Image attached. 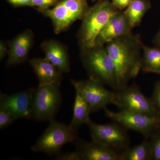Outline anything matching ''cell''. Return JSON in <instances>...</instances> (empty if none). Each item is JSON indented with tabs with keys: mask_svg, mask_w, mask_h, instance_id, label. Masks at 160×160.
Instances as JSON below:
<instances>
[{
	"mask_svg": "<svg viewBox=\"0 0 160 160\" xmlns=\"http://www.w3.org/2000/svg\"><path fill=\"white\" fill-rule=\"evenodd\" d=\"M79 138L78 129L53 119L50 121L49 126L31 147V150L56 156L65 145L75 144Z\"/></svg>",
	"mask_w": 160,
	"mask_h": 160,
	"instance_id": "obj_4",
	"label": "cell"
},
{
	"mask_svg": "<svg viewBox=\"0 0 160 160\" xmlns=\"http://www.w3.org/2000/svg\"><path fill=\"white\" fill-rule=\"evenodd\" d=\"M151 98L155 108L160 113V81L155 83Z\"/></svg>",
	"mask_w": 160,
	"mask_h": 160,
	"instance_id": "obj_24",
	"label": "cell"
},
{
	"mask_svg": "<svg viewBox=\"0 0 160 160\" xmlns=\"http://www.w3.org/2000/svg\"><path fill=\"white\" fill-rule=\"evenodd\" d=\"M32 41V33L27 30L17 36L10 45L7 65L13 66L26 59Z\"/></svg>",
	"mask_w": 160,
	"mask_h": 160,
	"instance_id": "obj_15",
	"label": "cell"
},
{
	"mask_svg": "<svg viewBox=\"0 0 160 160\" xmlns=\"http://www.w3.org/2000/svg\"><path fill=\"white\" fill-rule=\"evenodd\" d=\"M153 42L157 47L160 48V29L153 39Z\"/></svg>",
	"mask_w": 160,
	"mask_h": 160,
	"instance_id": "obj_29",
	"label": "cell"
},
{
	"mask_svg": "<svg viewBox=\"0 0 160 160\" xmlns=\"http://www.w3.org/2000/svg\"><path fill=\"white\" fill-rule=\"evenodd\" d=\"M132 29L123 12L113 15L100 32L95 45L105 46L120 37L131 33Z\"/></svg>",
	"mask_w": 160,
	"mask_h": 160,
	"instance_id": "obj_13",
	"label": "cell"
},
{
	"mask_svg": "<svg viewBox=\"0 0 160 160\" xmlns=\"http://www.w3.org/2000/svg\"><path fill=\"white\" fill-rule=\"evenodd\" d=\"M142 69L146 72L160 74V48L143 45Z\"/></svg>",
	"mask_w": 160,
	"mask_h": 160,
	"instance_id": "obj_20",
	"label": "cell"
},
{
	"mask_svg": "<svg viewBox=\"0 0 160 160\" xmlns=\"http://www.w3.org/2000/svg\"><path fill=\"white\" fill-rule=\"evenodd\" d=\"M75 97L73 107V114L69 126L76 129L81 126L86 125L91 121L90 112L86 101L79 92L75 90Z\"/></svg>",
	"mask_w": 160,
	"mask_h": 160,
	"instance_id": "obj_17",
	"label": "cell"
},
{
	"mask_svg": "<svg viewBox=\"0 0 160 160\" xmlns=\"http://www.w3.org/2000/svg\"><path fill=\"white\" fill-rule=\"evenodd\" d=\"M42 48L45 53V58L62 72H69L70 66L68 55L61 44L51 40L43 43Z\"/></svg>",
	"mask_w": 160,
	"mask_h": 160,
	"instance_id": "obj_16",
	"label": "cell"
},
{
	"mask_svg": "<svg viewBox=\"0 0 160 160\" xmlns=\"http://www.w3.org/2000/svg\"><path fill=\"white\" fill-rule=\"evenodd\" d=\"M75 144L80 160H120V152L95 141L79 138Z\"/></svg>",
	"mask_w": 160,
	"mask_h": 160,
	"instance_id": "obj_12",
	"label": "cell"
},
{
	"mask_svg": "<svg viewBox=\"0 0 160 160\" xmlns=\"http://www.w3.org/2000/svg\"><path fill=\"white\" fill-rule=\"evenodd\" d=\"M149 138L152 160H160V131L155 132Z\"/></svg>",
	"mask_w": 160,
	"mask_h": 160,
	"instance_id": "obj_21",
	"label": "cell"
},
{
	"mask_svg": "<svg viewBox=\"0 0 160 160\" xmlns=\"http://www.w3.org/2000/svg\"><path fill=\"white\" fill-rule=\"evenodd\" d=\"M61 0H32V6L37 7L42 12L56 5Z\"/></svg>",
	"mask_w": 160,
	"mask_h": 160,
	"instance_id": "obj_23",
	"label": "cell"
},
{
	"mask_svg": "<svg viewBox=\"0 0 160 160\" xmlns=\"http://www.w3.org/2000/svg\"><path fill=\"white\" fill-rule=\"evenodd\" d=\"M11 5L15 6H32V0H7Z\"/></svg>",
	"mask_w": 160,
	"mask_h": 160,
	"instance_id": "obj_27",
	"label": "cell"
},
{
	"mask_svg": "<svg viewBox=\"0 0 160 160\" xmlns=\"http://www.w3.org/2000/svg\"><path fill=\"white\" fill-rule=\"evenodd\" d=\"M104 110L106 116L115 122L118 123L126 129L139 132L146 138H149L155 132L160 131V116L120 110L114 112L107 108Z\"/></svg>",
	"mask_w": 160,
	"mask_h": 160,
	"instance_id": "obj_7",
	"label": "cell"
},
{
	"mask_svg": "<svg viewBox=\"0 0 160 160\" xmlns=\"http://www.w3.org/2000/svg\"><path fill=\"white\" fill-rule=\"evenodd\" d=\"M119 11L108 0L98 2L88 8L82 18L79 33L80 45L83 50L95 46L97 39L106 23Z\"/></svg>",
	"mask_w": 160,
	"mask_h": 160,
	"instance_id": "obj_3",
	"label": "cell"
},
{
	"mask_svg": "<svg viewBox=\"0 0 160 160\" xmlns=\"http://www.w3.org/2000/svg\"><path fill=\"white\" fill-rule=\"evenodd\" d=\"M16 119L11 113L7 110L0 109V129H5L10 126Z\"/></svg>",
	"mask_w": 160,
	"mask_h": 160,
	"instance_id": "obj_22",
	"label": "cell"
},
{
	"mask_svg": "<svg viewBox=\"0 0 160 160\" xmlns=\"http://www.w3.org/2000/svg\"><path fill=\"white\" fill-rule=\"evenodd\" d=\"M71 83L76 91L79 92L86 101L91 113L104 109L114 102L116 91L108 90L96 81L89 78L81 81L72 80Z\"/></svg>",
	"mask_w": 160,
	"mask_h": 160,
	"instance_id": "obj_10",
	"label": "cell"
},
{
	"mask_svg": "<svg viewBox=\"0 0 160 160\" xmlns=\"http://www.w3.org/2000/svg\"><path fill=\"white\" fill-rule=\"evenodd\" d=\"M88 9L87 0H61L52 8L42 12L51 19L55 32L59 33L82 19Z\"/></svg>",
	"mask_w": 160,
	"mask_h": 160,
	"instance_id": "obj_6",
	"label": "cell"
},
{
	"mask_svg": "<svg viewBox=\"0 0 160 160\" xmlns=\"http://www.w3.org/2000/svg\"><path fill=\"white\" fill-rule=\"evenodd\" d=\"M56 160H80L79 156L76 151L73 152H60L55 157Z\"/></svg>",
	"mask_w": 160,
	"mask_h": 160,
	"instance_id": "obj_25",
	"label": "cell"
},
{
	"mask_svg": "<svg viewBox=\"0 0 160 160\" xmlns=\"http://www.w3.org/2000/svg\"><path fill=\"white\" fill-rule=\"evenodd\" d=\"M87 125L92 141L120 152L129 147L130 138L127 129L118 123L99 124L91 121Z\"/></svg>",
	"mask_w": 160,
	"mask_h": 160,
	"instance_id": "obj_9",
	"label": "cell"
},
{
	"mask_svg": "<svg viewBox=\"0 0 160 160\" xmlns=\"http://www.w3.org/2000/svg\"><path fill=\"white\" fill-rule=\"evenodd\" d=\"M151 7L148 0H132L123 11L132 29L139 26L143 17Z\"/></svg>",
	"mask_w": 160,
	"mask_h": 160,
	"instance_id": "obj_18",
	"label": "cell"
},
{
	"mask_svg": "<svg viewBox=\"0 0 160 160\" xmlns=\"http://www.w3.org/2000/svg\"><path fill=\"white\" fill-rule=\"evenodd\" d=\"M113 105L116 106L120 111L156 116H160L151 98L146 97L136 85L127 86L116 91Z\"/></svg>",
	"mask_w": 160,
	"mask_h": 160,
	"instance_id": "obj_8",
	"label": "cell"
},
{
	"mask_svg": "<svg viewBox=\"0 0 160 160\" xmlns=\"http://www.w3.org/2000/svg\"><path fill=\"white\" fill-rule=\"evenodd\" d=\"M39 81V86L61 84L62 72L46 58H35L29 61Z\"/></svg>",
	"mask_w": 160,
	"mask_h": 160,
	"instance_id": "obj_14",
	"label": "cell"
},
{
	"mask_svg": "<svg viewBox=\"0 0 160 160\" xmlns=\"http://www.w3.org/2000/svg\"><path fill=\"white\" fill-rule=\"evenodd\" d=\"M60 84L38 86L35 89L32 118L38 122L54 119L62 103Z\"/></svg>",
	"mask_w": 160,
	"mask_h": 160,
	"instance_id": "obj_5",
	"label": "cell"
},
{
	"mask_svg": "<svg viewBox=\"0 0 160 160\" xmlns=\"http://www.w3.org/2000/svg\"><path fill=\"white\" fill-rule=\"evenodd\" d=\"M93 2H95V1H98V2H101V1H103V0H92Z\"/></svg>",
	"mask_w": 160,
	"mask_h": 160,
	"instance_id": "obj_30",
	"label": "cell"
},
{
	"mask_svg": "<svg viewBox=\"0 0 160 160\" xmlns=\"http://www.w3.org/2000/svg\"><path fill=\"white\" fill-rule=\"evenodd\" d=\"M142 46L140 37L131 32L106 44L115 67L118 90L128 86L129 81L136 78L142 69Z\"/></svg>",
	"mask_w": 160,
	"mask_h": 160,
	"instance_id": "obj_1",
	"label": "cell"
},
{
	"mask_svg": "<svg viewBox=\"0 0 160 160\" xmlns=\"http://www.w3.org/2000/svg\"><path fill=\"white\" fill-rule=\"evenodd\" d=\"M152 160L151 146L149 138L139 145L128 147L120 152V160Z\"/></svg>",
	"mask_w": 160,
	"mask_h": 160,
	"instance_id": "obj_19",
	"label": "cell"
},
{
	"mask_svg": "<svg viewBox=\"0 0 160 160\" xmlns=\"http://www.w3.org/2000/svg\"><path fill=\"white\" fill-rule=\"evenodd\" d=\"M132 0H112V3L119 11L126 9Z\"/></svg>",
	"mask_w": 160,
	"mask_h": 160,
	"instance_id": "obj_26",
	"label": "cell"
},
{
	"mask_svg": "<svg viewBox=\"0 0 160 160\" xmlns=\"http://www.w3.org/2000/svg\"><path fill=\"white\" fill-rule=\"evenodd\" d=\"M83 50L82 62L89 78L118 91L115 67L106 46L95 45Z\"/></svg>",
	"mask_w": 160,
	"mask_h": 160,
	"instance_id": "obj_2",
	"label": "cell"
},
{
	"mask_svg": "<svg viewBox=\"0 0 160 160\" xmlns=\"http://www.w3.org/2000/svg\"><path fill=\"white\" fill-rule=\"evenodd\" d=\"M7 51V48L5 43L1 41L0 43V58L1 60L3 59L5 57Z\"/></svg>",
	"mask_w": 160,
	"mask_h": 160,
	"instance_id": "obj_28",
	"label": "cell"
},
{
	"mask_svg": "<svg viewBox=\"0 0 160 160\" xmlns=\"http://www.w3.org/2000/svg\"><path fill=\"white\" fill-rule=\"evenodd\" d=\"M34 90L30 88L11 95L1 93L0 109L9 112L16 120L32 118Z\"/></svg>",
	"mask_w": 160,
	"mask_h": 160,
	"instance_id": "obj_11",
	"label": "cell"
}]
</instances>
